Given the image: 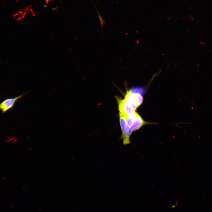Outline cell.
<instances>
[{
  "label": "cell",
  "mask_w": 212,
  "mask_h": 212,
  "mask_svg": "<svg viewBox=\"0 0 212 212\" xmlns=\"http://www.w3.org/2000/svg\"><path fill=\"white\" fill-rule=\"evenodd\" d=\"M132 95L135 97L138 107L140 105L143 101L142 95L138 93H135Z\"/></svg>",
  "instance_id": "obj_7"
},
{
  "label": "cell",
  "mask_w": 212,
  "mask_h": 212,
  "mask_svg": "<svg viewBox=\"0 0 212 212\" xmlns=\"http://www.w3.org/2000/svg\"><path fill=\"white\" fill-rule=\"evenodd\" d=\"M119 117L120 126L122 133L124 131L126 126L127 123L126 117L123 114L119 112Z\"/></svg>",
  "instance_id": "obj_6"
},
{
  "label": "cell",
  "mask_w": 212,
  "mask_h": 212,
  "mask_svg": "<svg viewBox=\"0 0 212 212\" xmlns=\"http://www.w3.org/2000/svg\"><path fill=\"white\" fill-rule=\"evenodd\" d=\"M131 94L138 93L143 95L144 92V89L142 88L136 87L129 90Z\"/></svg>",
  "instance_id": "obj_8"
},
{
  "label": "cell",
  "mask_w": 212,
  "mask_h": 212,
  "mask_svg": "<svg viewBox=\"0 0 212 212\" xmlns=\"http://www.w3.org/2000/svg\"><path fill=\"white\" fill-rule=\"evenodd\" d=\"M132 132L130 127L126 123L125 130L122 133L121 138L122 140L124 145H126L130 143V137Z\"/></svg>",
  "instance_id": "obj_4"
},
{
  "label": "cell",
  "mask_w": 212,
  "mask_h": 212,
  "mask_svg": "<svg viewBox=\"0 0 212 212\" xmlns=\"http://www.w3.org/2000/svg\"><path fill=\"white\" fill-rule=\"evenodd\" d=\"M119 112L123 114L126 117L134 119L137 112L125 100L117 99Z\"/></svg>",
  "instance_id": "obj_1"
},
{
  "label": "cell",
  "mask_w": 212,
  "mask_h": 212,
  "mask_svg": "<svg viewBox=\"0 0 212 212\" xmlns=\"http://www.w3.org/2000/svg\"><path fill=\"white\" fill-rule=\"evenodd\" d=\"M151 124L153 123L144 121L137 112L130 128L132 132H133L138 130L144 125Z\"/></svg>",
  "instance_id": "obj_3"
},
{
  "label": "cell",
  "mask_w": 212,
  "mask_h": 212,
  "mask_svg": "<svg viewBox=\"0 0 212 212\" xmlns=\"http://www.w3.org/2000/svg\"><path fill=\"white\" fill-rule=\"evenodd\" d=\"M27 93H25L15 98L6 99L0 103V110L2 113H4L12 108L16 101L22 97Z\"/></svg>",
  "instance_id": "obj_2"
},
{
  "label": "cell",
  "mask_w": 212,
  "mask_h": 212,
  "mask_svg": "<svg viewBox=\"0 0 212 212\" xmlns=\"http://www.w3.org/2000/svg\"><path fill=\"white\" fill-rule=\"evenodd\" d=\"M124 100L128 102L134 110L138 107L134 96L127 91L125 95Z\"/></svg>",
  "instance_id": "obj_5"
}]
</instances>
